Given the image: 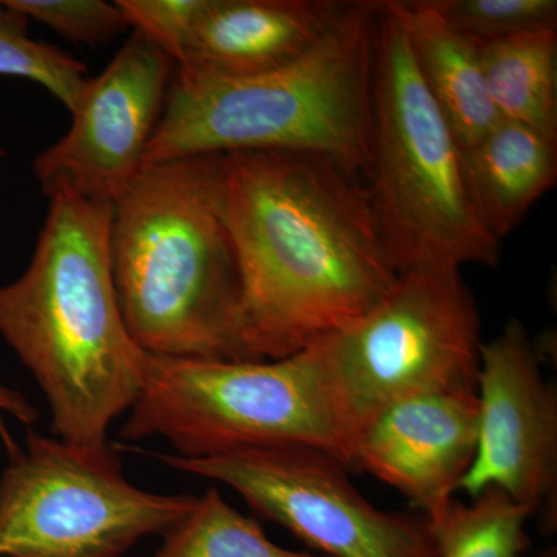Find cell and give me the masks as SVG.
I'll list each match as a JSON object with an SVG mask.
<instances>
[{"instance_id": "9", "label": "cell", "mask_w": 557, "mask_h": 557, "mask_svg": "<svg viewBox=\"0 0 557 557\" xmlns=\"http://www.w3.org/2000/svg\"><path fill=\"white\" fill-rule=\"evenodd\" d=\"M168 467L223 483L248 507L324 557H440L426 516L383 511L348 479L346 465L311 449L157 456Z\"/></svg>"}, {"instance_id": "5", "label": "cell", "mask_w": 557, "mask_h": 557, "mask_svg": "<svg viewBox=\"0 0 557 557\" xmlns=\"http://www.w3.org/2000/svg\"><path fill=\"white\" fill-rule=\"evenodd\" d=\"M372 94L366 188L395 269H496L500 240L475 211L460 145L387 0L376 20Z\"/></svg>"}, {"instance_id": "10", "label": "cell", "mask_w": 557, "mask_h": 557, "mask_svg": "<svg viewBox=\"0 0 557 557\" xmlns=\"http://www.w3.org/2000/svg\"><path fill=\"white\" fill-rule=\"evenodd\" d=\"M175 69L170 54L131 30L108 67L87 78L64 137L36 157L42 193L115 203L145 168Z\"/></svg>"}, {"instance_id": "12", "label": "cell", "mask_w": 557, "mask_h": 557, "mask_svg": "<svg viewBox=\"0 0 557 557\" xmlns=\"http://www.w3.org/2000/svg\"><path fill=\"white\" fill-rule=\"evenodd\" d=\"M478 391L392 403L358 429L354 469L395 487L431 522L442 518L478 453Z\"/></svg>"}, {"instance_id": "13", "label": "cell", "mask_w": 557, "mask_h": 557, "mask_svg": "<svg viewBox=\"0 0 557 557\" xmlns=\"http://www.w3.org/2000/svg\"><path fill=\"white\" fill-rule=\"evenodd\" d=\"M346 7L333 0H208L175 70L247 78L284 67L307 53Z\"/></svg>"}, {"instance_id": "14", "label": "cell", "mask_w": 557, "mask_h": 557, "mask_svg": "<svg viewBox=\"0 0 557 557\" xmlns=\"http://www.w3.org/2000/svg\"><path fill=\"white\" fill-rule=\"evenodd\" d=\"M387 5L458 145L461 149L475 145L502 121L483 78L480 44L450 27L429 0H387Z\"/></svg>"}, {"instance_id": "21", "label": "cell", "mask_w": 557, "mask_h": 557, "mask_svg": "<svg viewBox=\"0 0 557 557\" xmlns=\"http://www.w3.org/2000/svg\"><path fill=\"white\" fill-rule=\"evenodd\" d=\"M25 20L40 22L62 38L104 46L131 30L119 3L106 0H2Z\"/></svg>"}, {"instance_id": "4", "label": "cell", "mask_w": 557, "mask_h": 557, "mask_svg": "<svg viewBox=\"0 0 557 557\" xmlns=\"http://www.w3.org/2000/svg\"><path fill=\"white\" fill-rule=\"evenodd\" d=\"M380 2H347L298 60L247 78L175 70L146 164L234 152H304L366 177ZM145 164V166H146Z\"/></svg>"}, {"instance_id": "7", "label": "cell", "mask_w": 557, "mask_h": 557, "mask_svg": "<svg viewBox=\"0 0 557 557\" xmlns=\"http://www.w3.org/2000/svg\"><path fill=\"white\" fill-rule=\"evenodd\" d=\"M318 343L351 448L358 429L392 403L478 391L482 324L460 270L401 271L372 310Z\"/></svg>"}, {"instance_id": "17", "label": "cell", "mask_w": 557, "mask_h": 557, "mask_svg": "<svg viewBox=\"0 0 557 557\" xmlns=\"http://www.w3.org/2000/svg\"><path fill=\"white\" fill-rule=\"evenodd\" d=\"M163 537L156 557H324L278 547L258 520L231 507L214 487L197 497Z\"/></svg>"}, {"instance_id": "11", "label": "cell", "mask_w": 557, "mask_h": 557, "mask_svg": "<svg viewBox=\"0 0 557 557\" xmlns=\"http://www.w3.org/2000/svg\"><path fill=\"white\" fill-rule=\"evenodd\" d=\"M478 395V453L458 491L474 498L498 487L533 508L545 533H555L557 395L520 319L482 344Z\"/></svg>"}, {"instance_id": "22", "label": "cell", "mask_w": 557, "mask_h": 557, "mask_svg": "<svg viewBox=\"0 0 557 557\" xmlns=\"http://www.w3.org/2000/svg\"><path fill=\"white\" fill-rule=\"evenodd\" d=\"M116 3L131 30L152 40L170 54L177 67L208 0H116Z\"/></svg>"}, {"instance_id": "19", "label": "cell", "mask_w": 557, "mask_h": 557, "mask_svg": "<svg viewBox=\"0 0 557 557\" xmlns=\"http://www.w3.org/2000/svg\"><path fill=\"white\" fill-rule=\"evenodd\" d=\"M30 21L0 0V76L39 84L72 110L87 81V67L69 53L33 39Z\"/></svg>"}, {"instance_id": "8", "label": "cell", "mask_w": 557, "mask_h": 557, "mask_svg": "<svg viewBox=\"0 0 557 557\" xmlns=\"http://www.w3.org/2000/svg\"><path fill=\"white\" fill-rule=\"evenodd\" d=\"M196 498L132 485L110 446L84 449L30 432L0 478V557H120L143 537L163 536Z\"/></svg>"}, {"instance_id": "23", "label": "cell", "mask_w": 557, "mask_h": 557, "mask_svg": "<svg viewBox=\"0 0 557 557\" xmlns=\"http://www.w3.org/2000/svg\"><path fill=\"white\" fill-rule=\"evenodd\" d=\"M0 416H9L21 423L33 424L38 420L39 412L30 399L25 398L20 391L0 383Z\"/></svg>"}, {"instance_id": "16", "label": "cell", "mask_w": 557, "mask_h": 557, "mask_svg": "<svg viewBox=\"0 0 557 557\" xmlns=\"http://www.w3.org/2000/svg\"><path fill=\"white\" fill-rule=\"evenodd\" d=\"M480 64L502 120L557 139L556 30L482 44Z\"/></svg>"}, {"instance_id": "24", "label": "cell", "mask_w": 557, "mask_h": 557, "mask_svg": "<svg viewBox=\"0 0 557 557\" xmlns=\"http://www.w3.org/2000/svg\"><path fill=\"white\" fill-rule=\"evenodd\" d=\"M527 557V556H525ZM531 557H557L556 548H548Z\"/></svg>"}, {"instance_id": "1", "label": "cell", "mask_w": 557, "mask_h": 557, "mask_svg": "<svg viewBox=\"0 0 557 557\" xmlns=\"http://www.w3.org/2000/svg\"><path fill=\"white\" fill-rule=\"evenodd\" d=\"M359 180L313 153H223L220 207L256 361L306 350L394 287L398 271Z\"/></svg>"}, {"instance_id": "2", "label": "cell", "mask_w": 557, "mask_h": 557, "mask_svg": "<svg viewBox=\"0 0 557 557\" xmlns=\"http://www.w3.org/2000/svg\"><path fill=\"white\" fill-rule=\"evenodd\" d=\"M49 200L27 270L0 285V336L46 395L54 437L108 449L149 354L132 338L113 284L112 203L69 193Z\"/></svg>"}, {"instance_id": "18", "label": "cell", "mask_w": 557, "mask_h": 557, "mask_svg": "<svg viewBox=\"0 0 557 557\" xmlns=\"http://www.w3.org/2000/svg\"><path fill=\"white\" fill-rule=\"evenodd\" d=\"M534 509L512 500L498 487H486L463 504L454 498L434 520L440 557H525V525Z\"/></svg>"}, {"instance_id": "6", "label": "cell", "mask_w": 557, "mask_h": 557, "mask_svg": "<svg viewBox=\"0 0 557 557\" xmlns=\"http://www.w3.org/2000/svg\"><path fill=\"white\" fill-rule=\"evenodd\" d=\"M124 440L163 437L183 458L311 449L354 471V448L321 344L273 361L149 355Z\"/></svg>"}, {"instance_id": "15", "label": "cell", "mask_w": 557, "mask_h": 557, "mask_svg": "<svg viewBox=\"0 0 557 557\" xmlns=\"http://www.w3.org/2000/svg\"><path fill=\"white\" fill-rule=\"evenodd\" d=\"M557 139L502 120L461 149L465 180L480 220L502 242L557 178Z\"/></svg>"}, {"instance_id": "20", "label": "cell", "mask_w": 557, "mask_h": 557, "mask_svg": "<svg viewBox=\"0 0 557 557\" xmlns=\"http://www.w3.org/2000/svg\"><path fill=\"white\" fill-rule=\"evenodd\" d=\"M461 35L487 44L542 30H556V0H429Z\"/></svg>"}, {"instance_id": "3", "label": "cell", "mask_w": 557, "mask_h": 557, "mask_svg": "<svg viewBox=\"0 0 557 557\" xmlns=\"http://www.w3.org/2000/svg\"><path fill=\"white\" fill-rule=\"evenodd\" d=\"M222 159L146 164L112 205L113 284L127 330L146 354L256 361L220 207Z\"/></svg>"}]
</instances>
